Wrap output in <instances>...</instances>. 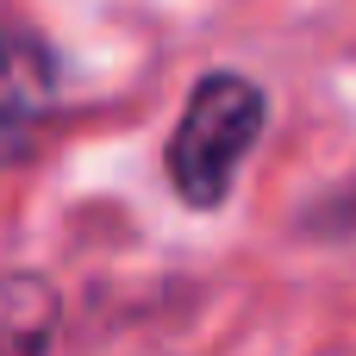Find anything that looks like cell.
<instances>
[{"instance_id":"7a4b0ae2","label":"cell","mask_w":356,"mask_h":356,"mask_svg":"<svg viewBox=\"0 0 356 356\" xmlns=\"http://www.w3.org/2000/svg\"><path fill=\"white\" fill-rule=\"evenodd\" d=\"M56 106V63L44 44L0 31V169L25 163Z\"/></svg>"},{"instance_id":"6da1fadb","label":"cell","mask_w":356,"mask_h":356,"mask_svg":"<svg viewBox=\"0 0 356 356\" xmlns=\"http://www.w3.org/2000/svg\"><path fill=\"white\" fill-rule=\"evenodd\" d=\"M263 113L269 106H263V88L250 75L219 69L188 94V113L169 131V181L194 213H207L232 194L250 144L263 138Z\"/></svg>"},{"instance_id":"3957f363","label":"cell","mask_w":356,"mask_h":356,"mask_svg":"<svg viewBox=\"0 0 356 356\" xmlns=\"http://www.w3.org/2000/svg\"><path fill=\"white\" fill-rule=\"evenodd\" d=\"M56 332V294L38 275H0V356H44Z\"/></svg>"}]
</instances>
